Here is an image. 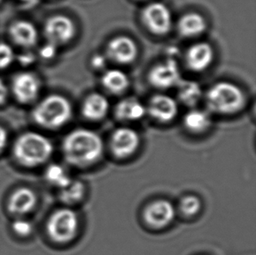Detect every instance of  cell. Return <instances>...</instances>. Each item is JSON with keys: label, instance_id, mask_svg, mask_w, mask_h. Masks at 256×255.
<instances>
[{"label": "cell", "instance_id": "6da1fadb", "mask_svg": "<svg viewBox=\"0 0 256 255\" xmlns=\"http://www.w3.org/2000/svg\"><path fill=\"white\" fill-rule=\"evenodd\" d=\"M63 152L66 161L74 166H90L102 155L104 142L96 132L79 128L66 136L63 142Z\"/></svg>", "mask_w": 256, "mask_h": 255}, {"label": "cell", "instance_id": "7a4b0ae2", "mask_svg": "<svg viewBox=\"0 0 256 255\" xmlns=\"http://www.w3.org/2000/svg\"><path fill=\"white\" fill-rule=\"evenodd\" d=\"M206 100L209 110L220 114H236L246 104V96L240 88L229 82H220L208 90Z\"/></svg>", "mask_w": 256, "mask_h": 255}, {"label": "cell", "instance_id": "3957f363", "mask_svg": "<svg viewBox=\"0 0 256 255\" xmlns=\"http://www.w3.org/2000/svg\"><path fill=\"white\" fill-rule=\"evenodd\" d=\"M73 108L70 100L60 94H50L38 102L32 112L34 121L42 127L58 128L70 122Z\"/></svg>", "mask_w": 256, "mask_h": 255}, {"label": "cell", "instance_id": "277c9868", "mask_svg": "<svg viewBox=\"0 0 256 255\" xmlns=\"http://www.w3.org/2000/svg\"><path fill=\"white\" fill-rule=\"evenodd\" d=\"M52 150L50 140L35 132L22 134L14 146V154L18 160L26 166L42 164L51 156Z\"/></svg>", "mask_w": 256, "mask_h": 255}, {"label": "cell", "instance_id": "5b68a950", "mask_svg": "<svg viewBox=\"0 0 256 255\" xmlns=\"http://www.w3.org/2000/svg\"><path fill=\"white\" fill-rule=\"evenodd\" d=\"M78 226L77 214L71 209L64 208L56 210L49 218L48 232L54 242L66 243L76 237Z\"/></svg>", "mask_w": 256, "mask_h": 255}, {"label": "cell", "instance_id": "8992f818", "mask_svg": "<svg viewBox=\"0 0 256 255\" xmlns=\"http://www.w3.org/2000/svg\"><path fill=\"white\" fill-rule=\"evenodd\" d=\"M142 21L150 32L156 35L168 34L172 26L170 9L162 3H152L142 10Z\"/></svg>", "mask_w": 256, "mask_h": 255}, {"label": "cell", "instance_id": "52a82bcc", "mask_svg": "<svg viewBox=\"0 0 256 255\" xmlns=\"http://www.w3.org/2000/svg\"><path fill=\"white\" fill-rule=\"evenodd\" d=\"M76 32V24L65 15L49 18L44 26V34L48 42L54 45H65L73 40Z\"/></svg>", "mask_w": 256, "mask_h": 255}, {"label": "cell", "instance_id": "ba28073f", "mask_svg": "<svg viewBox=\"0 0 256 255\" xmlns=\"http://www.w3.org/2000/svg\"><path fill=\"white\" fill-rule=\"evenodd\" d=\"M14 96L20 104H32L40 91V80L38 76L30 72H22L14 76L12 83Z\"/></svg>", "mask_w": 256, "mask_h": 255}, {"label": "cell", "instance_id": "9c48e42d", "mask_svg": "<svg viewBox=\"0 0 256 255\" xmlns=\"http://www.w3.org/2000/svg\"><path fill=\"white\" fill-rule=\"evenodd\" d=\"M148 79L152 86L160 90L176 86L181 80L180 68L176 60L168 59L153 66L150 71Z\"/></svg>", "mask_w": 256, "mask_h": 255}, {"label": "cell", "instance_id": "30bf717a", "mask_svg": "<svg viewBox=\"0 0 256 255\" xmlns=\"http://www.w3.org/2000/svg\"><path fill=\"white\" fill-rule=\"evenodd\" d=\"M108 59L118 64H130L138 54L136 42L127 36H118L108 42L106 48Z\"/></svg>", "mask_w": 256, "mask_h": 255}, {"label": "cell", "instance_id": "8fae6325", "mask_svg": "<svg viewBox=\"0 0 256 255\" xmlns=\"http://www.w3.org/2000/svg\"><path fill=\"white\" fill-rule=\"evenodd\" d=\"M140 138L134 130L120 128L114 130L111 138V150L114 155L120 158H126L135 153L138 148Z\"/></svg>", "mask_w": 256, "mask_h": 255}, {"label": "cell", "instance_id": "7c38bea8", "mask_svg": "<svg viewBox=\"0 0 256 255\" xmlns=\"http://www.w3.org/2000/svg\"><path fill=\"white\" fill-rule=\"evenodd\" d=\"M176 215L175 208L168 200H160L146 207L144 217L153 228H163L172 222Z\"/></svg>", "mask_w": 256, "mask_h": 255}, {"label": "cell", "instance_id": "4fadbf2b", "mask_svg": "<svg viewBox=\"0 0 256 255\" xmlns=\"http://www.w3.org/2000/svg\"><path fill=\"white\" fill-rule=\"evenodd\" d=\"M146 111L153 119L166 124L175 119L178 106L172 97L166 94H156L150 100Z\"/></svg>", "mask_w": 256, "mask_h": 255}, {"label": "cell", "instance_id": "5bb4252c", "mask_svg": "<svg viewBox=\"0 0 256 255\" xmlns=\"http://www.w3.org/2000/svg\"><path fill=\"white\" fill-rule=\"evenodd\" d=\"M214 58V51L206 42H198L190 46L186 54L188 68L194 72H202L211 65Z\"/></svg>", "mask_w": 256, "mask_h": 255}, {"label": "cell", "instance_id": "9a60e30c", "mask_svg": "<svg viewBox=\"0 0 256 255\" xmlns=\"http://www.w3.org/2000/svg\"><path fill=\"white\" fill-rule=\"evenodd\" d=\"M9 34L16 45L24 48H31L38 42V30L30 21H15L10 26Z\"/></svg>", "mask_w": 256, "mask_h": 255}, {"label": "cell", "instance_id": "2e32d148", "mask_svg": "<svg viewBox=\"0 0 256 255\" xmlns=\"http://www.w3.org/2000/svg\"><path fill=\"white\" fill-rule=\"evenodd\" d=\"M108 110L110 102L102 94H90L86 97L82 104L84 118L90 121H100L104 119L108 114Z\"/></svg>", "mask_w": 256, "mask_h": 255}, {"label": "cell", "instance_id": "e0dca14e", "mask_svg": "<svg viewBox=\"0 0 256 255\" xmlns=\"http://www.w3.org/2000/svg\"><path fill=\"white\" fill-rule=\"evenodd\" d=\"M146 113V106L134 97L125 98L119 102L114 110L116 118L120 121L124 122L140 120L144 116Z\"/></svg>", "mask_w": 256, "mask_h": 255}, {"label": "cell", "instance_id": "ac0fdd59", "mask_svg": "<svg viewBox=\"0 0 256 255\" xmlns=\"http://www.w3.org/2000/svg\"><path fill=\"white\" fill-rule=\"evenodd\" d=\"M208 24L204 18L198 12H188L180 18L178 23V30L184 38H194L202 34Z\"/></svg>", "mask_w": 256, "mask_h": 255}, {"label": "cell", "instance_id": "d6986e66", "mask_svg": "<svg viewBox=\"0 0 256 255\" xmlns=\"http://www.w3.org/2000/svg\"><path fill=\"white\" fill-rule=\"evenodd\" d=\"M37 203L35 193L28 188H20L12 194L9 201V210L12 214H26L31 212Z\"/></svg>", "mask_w": 256, "mask_h": 255}, {"label": "cell", "instance_id": "ffe728a7", "mask_svg": "<svg viewBox=\"0 0 256 255\" xmlns=\"http://www.w3.org/2000/svg\"><path fill=\"white\" fill-rule=\"evenodd\" d=\"M102 84L108 92L119 94L127 90L130 86V79L127 74L120 69H110L104 72Z\"/></svg>", "mask_w": 256, "mask_h": 255}, {"label": "cell", "instance_id": "44dd1931", "mask_svg": "<svg viewBox=\"0 0 256 255\" xmlns=\"http://www.w3.org/2000/svg\"><path fill=\"white\" fill-rule=\"evenodd\" d=\"M176 86L180 102L187 106L194 107L202 97L201 86L195 80H180Z\"/></svg>", "mask_w": 256, "mask_h": 255}, {"label": "cell", "instance_id": "7402d4cb", "mask_svg": "<svg viewBox=\"0 0 256 255\" xmlns=\"http://www.w3.org/2000/svg\"><path fill=\"white\" fill-rule=\"evenodd\" d=\"M210 114L206 111L192 110L184 118V125L188 130L194 133H202L208 130L211 126Z\"/></svg>", "mask_w": 256, "mask_h": 255}, {"label": "cell", "instance_id": "603a6c76", "mask_svg": "<svg viewBox=\"0 0 256 255\" xmlns=\"http://www.w3.org/2000/svg\"><path fill=\"white\" fill-rule=\"evenodd\" d=\"M46 178L48 182L62 189L68 186L72 182V180L68 175L65 169L59 164H51L49 166L46 172Z\"/></svg>", "mask_w": 256, "mask_h": 255}, {"label": "cell", "instance_id": "cb8c5ba5", "mask_svg": "<svg viewBox=\"0 0 256 255\" xmlns=\"http://www.w3.org/2000/svg\"><path fill=\"white\" fill-rule=\"evenodd\" d=\"M85 187L80 181H72L60 192V200L64 203L74 204L79 202L84 196Z\"/></svg>", "mask_w": 256, "mask_h": 255}, {"label": "cell", "instance_id": "d4e9b609", "mask_svg": "<svg viewBox=\"0 0 256 255\" xmlns=\"http://www.w3.org/2000/svg\"><path fill=\"white\" fill-rule=\"evenodd\" d=\"M181 212L186 216H194L200 210L201 202L198 196L188 195L181 200L180 203Z\"/></svg>", "mask_w": 256, "mask_h": 255}, {"label": "cell", "instance_id": "484cf974", "mask_svg": "<svg viewBox=\"0 0 256 255\" xmlns=\"http://www.w3.org/2000/svg\"><path fill=\"white\" fill-rule=\"evenodd\" d=\"M15 60L14 49L6 43L0 42V70L10 66Z\"/></svg>", "mask_w": 256, "mask_h": 255}, {"label": "cell", "instance_id": "4316f807", "mask_svg": "<svg viewBox=\"0 0 256 255\" xmlns=\"http://www.w3.org/2000/svg\"><path fill=\"white\" fill-rule=\"evenodd\" d=\"M58 48H59L58 46L48 42L46 44L42 46L40 48V51H38V54L42 57V59L45 60H51L56 58Z\"/></svg>", "mask_w": 256, "mask_h": 255}, {"label": "cell", "instance_id": "83f0119b", "mask_svg": "<svg viewBox=\"0 0 256 255\" xmlns=\"http://www.w3.org/2000/svg\"><path fill=\"white\" fill-rule=\"evenodd\" d=\"M12 228L14 231L20 236H28L31 234L32 230V224L28 221L23 220L15 221L12 224Z\"/></svg>", "mask_w": 256, "mask_h": 255}, {"label": "cell", "instance_id": "f1b7e54d", "mask_svg": "<svg viewBox=\"0 0 256 255\" xmlns=\"http://www.w3.org/2000/svg\"><path fill=\"white\" fill-rule=\"evenodd\" d=\"M35 60H36V57H35L34 54L31 52H22L18 57V62L23 66L31 65L32 63H34Z\"/></svg>", "mask_w": 256, "mask_h": 255}, {"label": "cell", "instance_id": "f546056e", "mask_svg": "<svg viewBox=\"0 0 256 255\" xmlns=\"http://www.w3.org/2000/svg\"><path fill=\"white\" fill-rule=\"evenodd\" d=\"M91 64H92L94 68L100 70V69L104 68L106 66L107 58L105 56H102V54H96L91 59Z\"/></svg>", "mask_w": 256, "mask_h": 255}, {"label": "cell", "instance_id": "4dcf8cb0", "mask_svg": "<svg viewBox=\"0 0 256 255\" xmlns=\"http://www.w3.org/2000/svg\"><path fill=\"white\" fill-rule=\"evenodd\" d=\"M9 96V90L3 80L0 79V105L6 104Z\"/></svg>", "mask_w": 256, "mask_h": 255}, {"label": "cell", "instance_id": "1f68e13d", "mask_svg": "<svg viewBox=\"0 0 256 255\" xmlns=\"http://www.w3.org/2000/svg\"><path fill=\"white\" fill-rule=\"evenodd\" d=\"M7 140H8V136H7L6 130L0 126V152H2L6 147Z\"/></svg>", "mask_w": 256, "mask_h": 255}, {"label": "cell", "instance_id": "d6a6232c", "mask_svg": "<svg viewBox=\"0 0 256 255\" xmlns=\"http://www.w3.org/2000/svg\"><path fill=\"white\" fill-rule=\"evenodd\" d=\"M21 3L26 4V6H34L38 2V0H20Z\"/></svg>", "mask_w": 256, "mask_h": 255}, {"label": "cell", "instance_id": "836d02e7", "mask_svg": "<svg viewBox=\"0 0 256 255\" xmlns=\"http://www.w3.org/2000/svg\"><path fill=\"white\" fill-rule=\"evenodd\" d=\"M1 2H2V0H0V3H1Z\"/></svg>", "mask_w": 256, "mask_h": 255}]
</instances>
